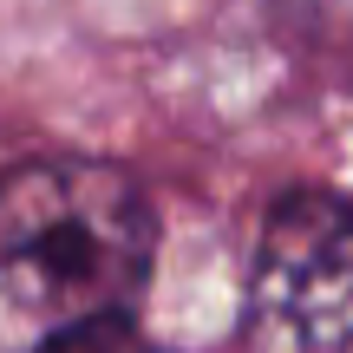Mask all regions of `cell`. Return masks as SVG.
I'll return each mask as SVG.
<instances>
[{"label":"cell","instance_id":"2","mask_svg":"<svg viewBox=\"0 0 353 353\" xmlns=\"http://www.w3.org/2000/svg\"><path fill=\"white\" fill-rule=\"evenodd\" d=\"M249 334L255 353H353V203L288 196L268 216Z\"/></svg>","mask_w":353,"mask_h":353},{"label":"cell","instance_id":"3","mask_svg":"<svg viewBox=\"0 0 353 353\" xmlns=\"http://www.w3.org/2000/svg\"><path fill=\"white\" fill-rule=\"evenodd\" d=\"M59 353H144V347H138V341H125L118 327H105V334H85V341L59 347Z\"/></svg>","mask_w":353,"mask_h":353},{"label":"cell","instance_id":"1","mask_svg":"<svg viewBox=\"0 0 353 353\" xmlns=\"http://www.w3.org/2000/svg\"><path fill=\"white\" fill-rule=\"evenodd\" d=\"M151 268V210L125 170L39 157L0 176V353L118 327Z\"/></svg>","mask_w":353,"mask_h":353}]
</instances>
